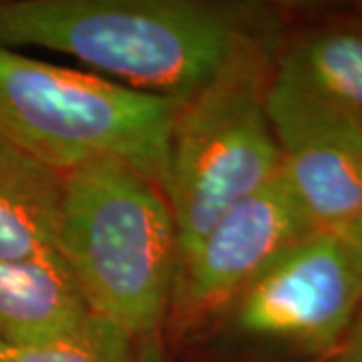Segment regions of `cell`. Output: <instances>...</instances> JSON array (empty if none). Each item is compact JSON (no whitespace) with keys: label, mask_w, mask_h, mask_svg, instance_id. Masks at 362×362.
I'll list each match as a JSON object with an SVG mask.
<instances>
[{"label":"cell","mask_w":362,"mask_h":362,"mask_svg":"<svg viewBox=\"0 0 362 362\" xmlns=\"http://www.w3.org/2000/svg\"><path fill=\"white\" fill-rule=\"evenodd\" d=\"M262 8L207 0H0V47L63 52L135 90L187 101Z\"/></svg>","instance_id":"6da1fadb"},{"label":"cell","mask_w":362,"mask_h":362,"mask_svg":"<svg viewBox=\"0 0 362 362\" xmlns=\"http://www.w3.org/2000/svg\"><path fill=\"white\" fill-rule=\"evenodd\" d=\"M57 250L93 314L161 346L180 242L156 183L111 159L65 173Z\"/></svg>","instance_id":"7a4b0ae2"},{"label":"cell","mask_w":362,"mask_h":362,"mask_svg":"<svg viewBox=\"0 0 362 362\" xmlns=\"http://www.w3.org/2000/svg\"><path fill=\"white\" fill-rule=\"evenodd\" d=\"M278 57L276 25L262 16L175 113L163 195L177 228L180 258L230 207L282 171V151L266 113Z\"/></svg>","instance_id":"3957f363"},{"label":"cell","mask_w":362,"mask_h":362,"mask_svg":"<svg viewBox=\"0 0 362 362\" xmlns=\"http://www.w3.org/2000/svg\"><path fill=\"white\" fill-rule=\"evenodd\" d=\"M180 105L0 47V135L61 173L111 159L163 192Z\"/></svg>","instance_id":"277c9868"},{"label":"cell","mask_w":362,"mask_h":362,"mask_svg":"<svg viewBox=\"0 0 362 362\" xmlns=\"http://www.w3.org/2000/svg\"><path fill=\"white\" fill-rule=\"evenodd\" d=\"M362 304V264L338 232H314L259 272L221 312L240 338L302 352L337 350Z\"/></svg>","instance_id":"5b68a950"},{"label":"cell","mask_w":362,"mask_h":362,"mask_svg":"<svg viewBox=\"0 0 362 362\" xmlns=\"http://www.w3.org/2000/svg\"><path fill=\"white\" fill-rule=\"evenodd\" d=\"M318 232L282 171L232 206L177 262L168 328L194 330L220 318L272 259Z\"/></svg>","instance_id":"8992f818"},{"label":"cell","mask_w":362,"mask_h":362,"mask_svg":"<svg viewBox=\"0 0 362 362\" xmlns=\"http://www.w3.org/2000/svg\"><path fill=\"white\" fill-rule=\"evenodd\" d=\"M266 113L282 151V175L318 232L362 218V125L270 83Z\"/></svg>","instance_id":"52a82bcc"},{"label":"cell","mask_w":362,"mask_h":362,"mask_svg":"<svg viewBox=\"0 0 362 362\" xmlns=\"http://www.w3.org/2000/svg\"><path fill=\"white\" fill-rule=\"evenodd\" d=\"M90 308L61 256L0 259V340L42 346L77 332Z\"/></svg>","instance_id":"ba28073f"},{"label":"cell","mask_w":362,"mask_h":362,"mask_svg":"<svg viewBox=\"0 0 362 362\" xmlns=\"http://www.w3.org/2000/svg\"><path fill=\"white\" fill-rule=\"evenodd\" d=\"M65 173L0 135V259L59 256Z\"/></svg>","instance_id":"9c48e42d"},{"label":"cell","mask_w":362,"mask_h":362,"mask_svg":"<svg viewBox=\"0 0 362 362\" xmlns=\"http://www.w3.org/2000/svg\"><path fill=\"white\" fill-rule=\"evenodd\" d=\"M274 78L332 115L362 125V30L328 28L280 52Z\"/></svg>","instance_id":"30bf717a"},{"label":"cell","mask_w":362,"mask_h":362,"mask_svg":"<svg viewBox=\"0 0 362 362\" xmlns=\"http://www.w3.org/2000/svg\"><path fill=\"white\" fill-rule=\"evenodd\" d=\"M0 362H163V352L90 314L77 332L51 344L13 346L0 340Z\"/></svg>","instance_id":"8fae6325"},{"label":"cell","mask_w":362,"mask_h":362,"mask_svg":"<svg viewBox=\"0 0 362 362\" xmlns=\"http://www.w3.org/2000/svg\"><path fill=\"white\" fill-rule=\"evenodd\" d=\"M334 352L337 362H362V304Z\"/></svg>","instance_id":"7c38bea8"},{"label":"cell","mask_w":362,"mask_h":362,"mask_svg":"<svg viewBox=\"0 0 362 362\" xmlns=\"http://www.w3.org/2000/svg\"><path fill=\"white\" fill-rule=\"evenodd\" d=\"M338 233H342L349 240V244L354 247V252H356V256H358L362 264V218L358 221H354L352 226H349L346 230H342V232Z\"/></svg>","instance_id":"4fadbf2b"},{"label":"cell","mask_w":362,"mask_h":362,"mask_svg":"<svg viewBox=\"0 0 362 362\" xmlns=\"http://www.w3.org/2000/svg\"><path fill=\"white\" fill-rule=\"evenodd\" d=\"M356 28H358V30H362V25H361V26H356Z\"/></svg>","instance_id":"5bb4252c"}]
</instances>
